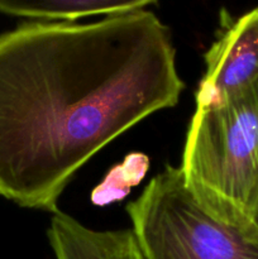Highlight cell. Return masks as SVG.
<instances>
[{
  "instance_id": "cell-1",
  "label": "cell",
  "mask_w": 258,
  "mask_h": 259,
  "mask_svg": "<svg viewBox=\"0 0 258 259\" xmlns=\"http://www.w3.org/2000/svg\"><path fill=\"white\" fill-rule=\"evenodd\" d=\"M171 33L148 10L0 34V196L57 211L73 175L180 100Z\"/></svg>"
},
{
  "instance_id": "cell-2",
  "label": "cell",
  "mask_w": 258,
  "mask_h": 259,
  "mask_svg": "<svg viewBox=\"0 0 258 259\" xmlns=\"http://www.w3.org/2000/svg\"><path fill=\"white\" fill-rule=\"evenodd\" d=\"M181 171L211 214L253 222L258 201V82L222 104L196 108Z\"/></svg>"
},
{
  "instance_id": "cell-3",
  "label": "cell",
  "mask_w": 258,
  "mask_h": 259,
  "mask_svg": "<svg viewBox=\"0 0 258 259\" xmlns=\"http://www.w3.org/2000/svg\"><path fill=\"white\" fill-rule=\"evenodd\" d=\"M144 259H258V225L211 214L167 166L126 206Z\"/></svg>"
},
{
  "instance_id": "cell-4",
  "label": "cell",
  "mask_w": 258,
  "mask_h": 259,
  "mask_svg": "<svg viewBox=\"0 0 258 259\" xmlns=\"http://www.w3.org/2000/svg\"><path fill=\"white\" fill-rule=\"evenodd\" d=\"M205 71L196 91V108L222 104L258 82V7L223 22L205 53Z\"/></svg>"
},
{
  "instance_id": "cell-5",
  "label": "cell",
  "mask_w": 258,
  "mask_h": 259,
  "mask_svg": "<svg viewBox=\"0 0 258 259\" xmlns=\"http://www.w3.org/2000/svg\"><path fill=\"white\" fill-rule=\"evenodd\" d=\"M48 239L56 259H144L132 230H95L53 212Z\"/></svg>"
},
{
  "instance_id": "cell-6",
  "label": "cell",
  "mask_w": 258,
  "mask_h": 259,
  "mask_svg": "<svg viewBox=\"0 0 258 259\" xmlns=\"http://www.w3.org/2000/svg\"><path fill=\"white\" fill-rule=\"evenodd\" d=\"M157 0H0V13L30 19L72 22L94 15L142 10Z\"/></svg>"
},
{
  "instance_id": "cell-7",
  "label": "cell",
  "mask_w": 258,
  "mask_h": 259,
  "mask_svg": "<svg viewBox=\"0 0 258 259\" xmlns=\"http://www.w3.org/2000/svg\"><path fill=\"white\" fill-rule=\"evenodd\" d=\"M252 219H253V222L258 225V201H257V204H255L254 210H253V212H252Z\"/></svg>"
}]
</instances>
